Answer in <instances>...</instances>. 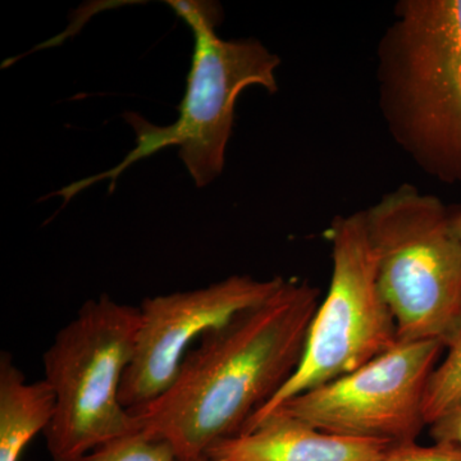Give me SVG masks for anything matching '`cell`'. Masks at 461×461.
<instances>
[{
	"mask_svg": "<svg viewBox=\"0 0 461 461\" xmlns=\"http://www.w3.org/2000/svg\"><path fill=\"white\" fill-rule=\"evenodd\" d=\"M320 288L285 280L260 304L208 330L189 351L171 387L131 411L141 432L171 445L180 461H203L245 424L295 373Z\"/></svg>",
	"mask_w": 461,
	"mask_h": 461,
	"instance_id": "1",
	"label": "cell"
},
{
	"mask_svg": "<svg viewBox=\"0 0 461 461\" xmlns=\"http://www.w3.org/2000/svg\"><path fill=\"white\" fill-rule=\"evenodd\" d=\"M379 109L421 171L461 185V0H403L378 45Z\"/></svg>",
	"mask_w": 461,
	"mask_h": 461,
	"instance_id": "2",
	"label": "cell"
},
{
	"mask_svg": "<svg viewBox=\"0 0 461 461\" xmlns=\"http://www.w3.org/2000/svg\"><path fill=\"white\" fill-rule=\"evenodd\" d=\"M168 5L193 30L195 38L193 66L178 120L169 126L149 123L133 112L123 114L136 132V148L109 172L86 178L63 189L67 202L96 181L115 178L133 162L167 147L180 148L178 156L196 186L204 187L223 171L227 142L232 135L233 113L242 90L258 85L269 93L277 91L278 56L257 39L223 41L215 35L220 8L209 2L171 0Z\"/></svg>",
	"mask_w": 461,
	"mask_h": 461,
	"instance_id": "3",
	"label": "cell"
},
{
	"mask_svg": "<svg viewBox=\"0 0 461 461\" xmlns=\"http://www.w3.org/2000/svg\"><path fill=\"white\" fill-rule=\"evenodd\" d=\"M140 308L107 294L87 300L42 355L56 411L44 432L51 461H80L117 437L138 432L120 399L132 362Z\"/></svg>",
	"mask_w": 461,
	"mask_h": 461,
	"instance_id": "4",
	"label": "cell"
},
{
	"mask_svg": "<svg viewBox=\"0 0 461 461\" xmlns=\"http://www.w3.org/2000/svg\"><path fill=\"white\" fill-rule=\"evenodd\" d=\"M364 212L399 341L436 339L447 348L461 330V241L451 212L408 184Z\"/></svg>",
	"mask_w": 461,
	"mask_h": 461,
	"instance_id": "5",
	"label": "cell"
},
{
	"mask_svg": "<svg viewBox=\"0 0 461 461\" xmlns=\"http://www.w3.org/2000/svg\"><path fill=\"white\" fill-rule=\"evenodd\" d=\"M327 239L332 248L329 293L312 321L302 362L240 433L300 393L357 371L399 341L395 317L379 290L366 212L336 217Z\"/></svg>",
	"mask_w": 461,
	"mask_h": 461,
	"instance_id": "6",
	"label": "cell"
},
{
	"mask_svg": "<svg viewBox=\"0 0 461 461\" xmlns=\"http://www.w3.org/2000/svg\"><path fill=\"white\" fill-rule=\"evenodd\" d=\"M445 348L436 339L397 341L357 371L305 391L278 409L333 435L393 445L417 442L429 426L424 400Z\"/></svg>",
	"mask_w": 461,
	"mask_h": 461,
	"instance_id": "7",
	"label": "cell"
},
{
	"mask_svg": "<svg viewBox=\"0 0 461 461\" xmlns=\"http://www.w3.org/2000/svg\"><path fill=\"white\" fill-rule=\"evenodd\" d=\"M285 278L257 280L233 275L196 290L147 297L132 362L124 375L121 402L127 411L148 405L166 393L194 345L208 330L272 296Z\"/></svg>",
	"mask_w": 461,
	"mask_h": 461,
	"instance_id": "8",
	"label": "cell"
},
{
	"mask_svg": "<svg viewBox=\"0 0 461 461\" xmlns=\"http://www.w3.org/2000/svg\"><path fill=\"white\" fill-rule=\"evenodd\" d=\"M393 444L324 432L278 409L209 448L213 461H384Z\"/></svg>",
	"mask_w": 461,
	"mask_h": 461,
	"instance_id": "9",
	"label": "cell"
},
{
	"mask_svg": "<svg viewBox=\"0 0 461 461\" xmlns=\"http://www.w3.org/2000/svg\"><path fill=\"white\" fill-rule=\"evenodd\" d=\"M56 396L44 378L29 382L9 353L0 354V461H20L51 423Z\"/></svg>",
	"mask_w": 461,
	"mask_h": 461,
	"instance_id": "10",
	"label": "cell"
},
{
	"mask_svg": "<svg viewBox=\"0 0 461 461\" xmlns=\"http://www.w3.org/2000/svg\"><path fill=\"white\" fill-rule=\"evenodd\" d=\"M446 348L447 354L433 372L424 400L429 426L461 400V330Z\"/></svg>",
	"mask_w": 461,
	"mask_h": 461,
	"instance_id": "11",
	"label": "cell"
},
{
	"mask_svg": "<svg viewBox=\"0 0 461 461\" xmlns=\"http://www.w3.org/2000/svg\"><path fill=\"white\" fill-rule=\"evenodd\" d=\"M80 461H180L168 442L153 438L141 430L117 437Z\"/></svg>",
	"mask_w": 461,
	"mask_h": 461,
	"instance_id": "12",
	"label": "cell"
},
{
	"mask_svg": "<svg viewBox=\"0 0 461 461\" xmlns=\"http://www.w3.org/2000/svg\"><path fill=\"white\" fill-rule=\"evenodd\" d=\"M384 461H461V445L435 442L423 446L418 442L395 445Z\"/></svg>",
	"mask_w": 461,
	"mask_h": 461,
	"instance_id": "13",
	"label": "cell"
},
{
	"mask_svg": "<svg viewBox=\"0 0 461 461\" xmlns=\"http://www.w3.org/2000/svg\"><path fill=\"white\" fill-rule=\"evenodd\" d=\"M429 427L435 442L461 445V400Z\"/></svg>",
	"mask_w": 461,
	"mask_h": 461,
	"instance_id": "14",
	"label": "cell"
},
{
	"mask_svg": "<svg viewBox=\"0 0 461 461\" xmlns=\"http://www.w3.org/2000/svg\"><path fill=\"white\" fill-rule=\"evenodd\" d=\"M450 222L455 235H456L457 239L461 241V209H459V211L451 212Z\"/></svg>",
	"mask_w": 461,
	"mask_h": 461,
	"instance_id": "15",
	"label": "cell"
},
{
	"mask_svg": "<svg viewBox=\"0 0 461 461\" xmlns=\"http://www.w3.org/2000/svg\"><path fill=\"white\" fill-rule=\"evenodd\" d=\"M203 461H213V460L205 459V460H203Z\"/></svg>",
	"mask_w": 461,
	"mask_h": 461,
	"instance_id": "16",
	"label": "cell"
}]
</instances>
